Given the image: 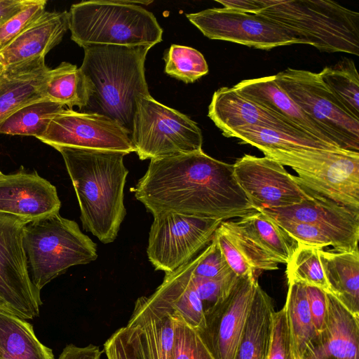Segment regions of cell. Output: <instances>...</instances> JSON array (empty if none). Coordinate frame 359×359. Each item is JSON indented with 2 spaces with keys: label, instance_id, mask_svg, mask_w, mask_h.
Segmentation results:
<instances>
[{
  "label": "cell",
  "instance_id": "obj_13",
  "mask_svg": "<svg viewBox=\"0 0 359 359\" xmlns=\"http://www.w3.org/2000/svg\"><path fill=\"white\" fill-rule=\"evenodd\" d=\"M53 147L135 152L130 135L111 118L98 114L64 109L37 137Z\"/></svg>",
  "mask_w": 359,
  "mask_h": 359
},
{
  "label": "cell",
  "instance_id": "obj_34",
  "mask_svg": "<svg viewBox=\"0 0 359 359\" xmlns=\"http://www.w3.org/2000/svg\"><path fill=\"white\" fill-rule=\"evenodd\" d=\"M316 246L298 243L297 247L287 264L288 280L313 286L329 292L320 263V250Z\"/></svg>",
  "mask_w": 359,
  "mask_h": 359
},
{
  "label": "cell",
  "instance_id": "obj_33",
  "mask_svg": "<svg viewBox=\"0 0 359 359\" xmlns=\"http://www.w3.org/2000/svg\"><path fill=\"white\" fill-rule=\"evenodd\" d=\"M318 74L350 114L359 120V76L354 62L346 58Z\"/></svg>",
  "mask_w": 359,
  "mask_h": 359
},
{
  "label": "cell",
  "instance_id": "obj_6",
  "mask_svg": "<svg viewBox=\"0 0 359 359\" xmlns=\"http://www.w3.org/2000/svg\"><path fill=\"white\" fill-rule=\"evenodd\" d=\"M23 245L31 281L40 292L69 268L97 258L96 244L59 213L25 224Z\"/></svg>",
  "mask_w": 359,
  "mask_h": 359
},
{
  "label": "cell",
  "instance_id": "obj_29",
  "mask_svg": "<svg viewBox=\"0 0 359 359\" xmlns=\"http://www.w3.org/2000/svg\"><path fill=\"white\" fill-rule=\"evenodd\" d=\"M236 221L278 264H287L298 243L272 219L254 211Z\"/></svg>",
  "mask_w": 359,
  "mask_h": 359
},
{
  "label": "cell",
  "instance_id": "obj_15",
  "mask_svg": "<svg viewBox=\"0 0 359 359\" xmlns=\"http://www.w3.org/2000/svg\"><path fill=\"white\" fill-rule=\"evenodd\" d=\"M255 274L238 277L228 294L205 311L197 331L214 359H233L257 283Z\"/></svg>",
  "mask_w": 359,
  "mask_h": 359
},
{
  "label": "cell",
  "instance_id": "obj_35",
  "mask_svg": "<svg viewBox=\"0 0 359 359\" xmlns=\"http://www.w3.org/2000/svg\"><path fill=\"white\" fill-rule=\"evenodd\" d=\"M165 72L186 83H194L208 73V65L195 48L172 44L164 57Z\"/></svg>",
  "mask_w": 359,
  "mask_h": 359
},
{
  "label": "cell",
  "instance_id": "obj_1",
  "mask_svg": "<svg viewBox=\"0 0 359 359\" xmlns=\"http://www.w3.org/2000/svg\"><path fill=\"white\" fill-rule=\"evenodd\" d=\"M133 191L152 215L170 212L225 221L256 211L234 177L233 164L203 149L151 159Z\"/></svg>",
  "mask_w": 359,
  "mask_h": 359
},
{
  "label": "cell",
  "instance_id": "obj_40",
  "mask_svg": "<svg viewBox=\"0 0 359 359\" xmlns=\"http://www.w3.org/2000/svg\"><path fill=\"white\" fill-rule=\"evenodd\" d=\"M46 4V0H35L32 4L0 25V50L45 11Z\"/></svg>",
  "mask_w": 359,
  "mask_h": 359
},
{
  "label": "cell",
  "instance_id": "obj_10",
  "mask_svg": "<svg viewBox=\"0 0 359 359\" xmlns=\"http://www.w3.org/2000/svg\"><path fill=\"white\" fill-rule=\"evenodd\" d=\"M186 16L210 39L262 50L293 44L311 45L298 32L259 13L224 7L208 8Z\"/></svg>",
  "mask_w": 359,
  "mask_h": 359
},
{
  "label": "cell",
  "instance_id": "obj_5",
  "mask_svg": "<svg viewBox=\"0 0 359 359\" xmlns=\"http://www.w3.org/2000/svg\"><path fill=\"white\" fill-rule=\"evenodd\" d=\"M152 1L92 0L72 5L71 39L83 48L97 45L153 47L163 29L152 13L138 4Z\"/></svg>",
  "mask_w": 359,
  "mask_h": 359
},
{
  "label": "cell",
  "instance_id": "obj_4",
  "mask_svg": "<svg viewBox=\"0 0 359 359\" xmlns=\"http://www.w3.org/2000/svg\"><path fill=\"white\" fill-rule=\"evenodd\" d=\"M225 8L264 15L298 32L320 51L359 55V13L330 0L222 1Z\"/></svg>",
  "mask_w": 359,
  "mask_h": 359
},
{
  "label": "cell",
  "instance_id": "obj_19",
  "mask_svg": "<svg viewBox=\"0 0 359 359\" xmlns=\"http://www.w3.org/2000/svg\"><path fill=\"white\" fill-rule=\"evenodd\" d=\"M208 115L225 137L248 126L307 135L291 121L248 98L233 86L222 87L214 93Z\"/></svg>",
  "mask_w": 359,
  "mask_h": 359
},
{
  "label": "cell",
  "instance_id": "obj_28",
  "mask_svg": "<svg viewBox=\"0 0 359 359\" xmlns=\"http://www.w3.org/2000/svg\"><path fill=\"white\" fill-rule=\"evenodd\" d=\"M227 137H236L243 144H249L264 153L274 151H292L304 149L341 150L327 144L308 135L291 133L273 128L248 126L239 128Z\"/></svg>",
  "mask_w": 359,
  "mask_h": 359
},
{
  "label": "cell",
  "instance_id": "obj_24",
  "mask_svg": "<svg viewBox=\"0 0 359 359\" xmlns=\"http://www.w3.org/2000/svg\"><path fill=\"white\" fill-rule=\"evenodd\" d=\"M233 87L251 100L291 121L307 135L341 149L330 135L279 87L273 76L243 80Z\"/></svg>",
  "mask_w": 359,
  "mask_h": 359
},
{
  "label": "cell",
  "instance_id": "obj_43",
  "mask_svg": "<svg viewBox=\"0 0 359 359\" xmlns=\"http://www.w3.org/2000/svg\"><path fill=\"white\" fill-rule=\"evenodd\" d=\"M306 296L313 324L318 333L326 326L327 318L326 292L320 288L306 285Z\"/></svg>",
  "mask_w": 359,
  "mask_h": 359
},
{
  "label": "cell",
  "instance_id": "obj_17",
  "mask_svg": "<svg viewBox=\"0 0 359 359\" xmlns=\"http://www.w3.org/2000/svg\"><path fill=\"white\" fill-rule=\"evenodd\" d=\"M60 207L56 187L36 171L0 174V213L27 224L59 213Z\"/></svg>",
  "mask_w": 359,
  "mask_h": 359
},
{
  "label": "cell",
  "instance_id": "obj_30",
  "mask_svg": "<svg viewBox=\"0 0 359 359\" xmlns=\"http://www.w3.org/2000/svg\"><path fill=\"white\" fill-rule=\"evenodd\" d=\"M90 86L80 68L63 62L48 72L45 83L46 99L81 111L88 103Z\"/></svg>",
  "mask_w": 359,
  "mask_h": 359
},
{
  "label": "cell",
  "instance_id": "obj_41",
  "mask_svg": "<svg viewBox=\"0 0 359 359\" xmlns=\"http://www.w3.org/2000/svg\"><path fill=\"white\" fill-rule=\"evenodd\" d=\"M274 222L297 243L320 248L331 245L334 248V242L330 236L313 225L290 221Z\"/></svg>",
  "mask_w": 359,
  "mask_h": 359
},
{
  "label": "cell",
  "instance_id": "obj_11",
  "mask_svg": "<svg viewBox=\"0 0 359 359\" xmlns=\"http://www.w3.org/2000/svg\"><path fill=\"white\" fill-rule=\"evenodd\" d=\"M147 254L156 271L170 273L190 262L210 243L222 220L170 212L153 215Z\"/></svg>",
  "mask_w": 359,
  "mask_h": 359
},
{
  "label": "cell",
  "instance_id": "obj_42",
  "mask_svg": "<svg viewBox=\"0 0 359 359\" xmlns=\"http://www.w3.org/2000/svg\"><path fill=\"white\" fill-rule=\"evenodd\" d=\"M214 236L229 266L237 276L243 277L255 274V271L219 226L215 231Z\"/></svg>",
  "mask_w": 359,
  "mask_h": 359
},
{
  "label": "cell",
  "instance_id": "obj_47",
  "mask_svg": "<svg viewBox=\"0 0 359 359\" xmlns=\"http://www.w3.org/2000/svg\"><path fill=\"white\" fill-rule=\"evenodd\" d=\"M2 172L0 171V174H1Z\"/></svg>",
  "mask_w": 359,
  "mask_h": 359
},
{
  "label": "cell",
  "instance_id": "obj_20",
  "mask_svg": "<svg viewBox=\"0 0 359 359\" xmlns=\"http://www.w3.org/2000/svg\"><path fill=\"white\" fill-rule=\"evenodd\" d=\"M325 327L309 344L301 359H359V317L326 292Z\"/></svg>",
  "mask_w": 359,
  "mask_h": 359
},
{
  "label": "cell",
  "instance_id": "obj_14",
  "mask_svg": "<svg viewBox=\"0 0 359 359\" xmlns=\"http://www.w3.org/2000/svg\"><path fill=\"white\" fill-rule=\"evenodd\" d=\"M233 165L238 185L256 211L293 205L309 196L293 175L271 158L245 154Z\"/></svg>",
  "mask_w": 359,
  "mask_h": 359
},
{
  "label": "cell",
  "instance_id": "obj_26",
  "mask_svg": "<svg viewBox=\"0 0 359 359\" xmlns=\"http://www.w3.org/2000/svg\"><path fill=\"white\" fill-rule=\"evenodd\" d=\"M274 311L271 298L257 282L233 359L268 358Z\"/></svg>",
  "mask_w": 359,
  "mask_h": 359
},
{
  "label": "cell",
  "instance_id": "obj_44",
  "mask_svg": "<svg viewBox=\"0 0 359 359\" xmlns=\"http://www.w3.org/2000/svg\"><path fill=\"white\" fill-rule=\"evenodd\" d=\"M104 351L107 359H136L126 339L123 327L116 330L107 339Z\"/></svg>",
  "mask_w": 359,
  "mask_h": 359
},
{
  "label": "cell",
  "instance_id": "obj_38",
  "mask_svg": "<svg viewBox=\"0 0 359 359\" xmlns=\"http://www.w3.org/2000/svg\"><path fill=\"white\" fill-rule=\"evenodd\" d=\"M232 272L213 235L210 243L198 255L194 274L203 278L220 279Z\"/></svg>",
  "mask_w": 359,
  "mask_h": 359
},
{
  "label": "cell",
  "instance_id": "obj_2",
  "mask_svg": "<svg viewBox=\"0 0 359 359\" xmlns=\"http://www.w3.org/2000/svg\"><path fill=\"white\" fill-rule=\"evenodd\" d=\"M81 211L83 229L102 243L115 241L126 215L125 154L60 147Z\"/></svg>",
  "mask_w": 359,
  "mask_h": 359
},
{
  "label": "cell",
  "instance_id": "obj_45",
  "mask_svg": "<svg viewBox=\"0 0 359 359\" xmlns=\"http://www.w3.org/2000/svg\"><path fill=\"white\" fill-rule=\"evenodd\" d=\"M102 351L94 344L80 347L73 344H67L57 359H100Z\"/></svg>",
  "mask_w": 359,
  "mask_h": 359
},
{
  "label": "cell",
  "instance_id": "obj_12",
  "mask_svg": "<svg viewBox=\"0 0 359 359\" xmlns=\"http://www.w3.org/2000/svg\"><path fill=\"white\" fill-rule=\"evenodd\" d=\"M25 223L0 213V309L25 320L39 316L40 291L31 281L23 245Z\"/></svg>",
  "mask_w": 359,
  "mask_h": 359
},
{
  "label": "cell",
  "instance_id": "obj_32",
  "mask_svg": "<svg viewBox=\"0 0 359 359\" xmlns=\"http://www.w3.org/2000/svg\"><path fill=\"white\" fill-rule=\"evenodd\" d=\"M65 106L48 99L29 104L8 116L0 125V133L11 135L41 136L51 119Z\"/></svg>",
  "mask_w": 359,
  "mask_h": 359
},
{
  "label": "cell",
  "instance_id": "obj_31",
  "mask_svg": "<svg viewBox=\"0 0 359 359\" xmlns=\"http://www.w3.org/2000/svg\"><path fill=\"white\" fill-rule=\"evenodd\" d=\"M288 290L285 304L286 315L296 357L301 359L309 344L318 333L313 324L306 296V285L287 280Z\"/></svg>",
  "mask_w": 359,
  "mask_h": 359
},
{
  "label": "cell",
  "instance_id": "obj_8",
  "mask_svg": "<svg viewBox=\"0 0 359 359\" xmlns=\"http://www.w3.org/2000/svg\"><path fill=\"white\" fill-rule=\"evenodd\" d=\"M130 138L140 160L202 150L203 135L197 123L150 95L137 100Z\"/></svg>",
  "mask_w": 359,
  "mask_h": 359
},
{
  "label": "cell",
  "instance_id": "obj_22",
  "mask_svg": "<svg viewBox=\"0 0 359 359\" xmlns=\"http://www.w3.org/2000/svg\"><path fill=\"white\" fill-rule=\"evenodd\" d=\"M197 260L196 256L165 273L162 283L147 297L151 304L182 316L198 332L205 326V309L194 283L193 270Z\"/></svg>",
  "mask_w": 359,
  "mask_h": 359
},
{
  "label": "cell",
  "instance_id": "obj_23",
  "mask_svg": "<svg viewBox=\"0 0 359 359\" xmlns=\"http://www.w3.org/2000/svg\"><path fill=\"white\" fill-rule=\"evenodd\" d=\"M50 69L45 57L0 69V125L19 109L46 99L45 83Z\"/></svg>",
  "mask_w": 359,
  "mask_h": 359
},
{
  "label": "cell",
  "instance_id": "obj_18",
  "mask_svg": "<svg viewBox=\"0 0 359 359\" xmlns=\"http://www.w3.org/2000/svg\"><path fill=\"white\" fill-rule=\"evenodd\" d=\"M123 330L136 359H172L174 313L151 304L147 296L137 299Z\"/></svg>",
  "mask_w": 359,
  "mask_h": 359
},
{
  "label": "cell",
  "instance_id": "obj_39",
  "mask_svg": "<svg viewBox=\"0 0 359 359\" xmlns=\"http://www.w3.org/2000/svg\"><path fill=\"white\" fill-rule=\"evenodd\" d=\"M267 359H297L288 325L285 308L274 311Z\"/></svg>",
  "mask_w": 359,
  "mask_h": 359
},
{
  "label": "cell",
  "instance_id": "obj_21",
  "mask_svg": "<svg viewBox=\"0 0 359 359\" xmlns=\"http://www.w3.org/2000/svg\"><path fill=\"white\" fill-rule=\"evenodd\" d=\"M67 29V11H45L0 50V69H6L46 57L49 51L60 43Z\"/></svg>",
  "mask_w": 359,
  "mask_h": 359
},
{
  "label": "cell",
  "instance_id": "obj_27",
  "mask_svg": "<svg viewBox=\"0 0 359 359\" xmlns=\"http://www.w3.org/2000/svg\"><path fill=\"white\" fill-rule=\"evenodd\" d=\"M0 359H55L37 338L32 325L0 309Z\"/></svg>",
  "mask_w": 359,
  "mask_h": 359
},
{
  "label": "cell",
  "instance_id": "obj_36",
  "mask_svg": "<svg viewBox=\"0 0 359 359\" xmlns=\"http://www.w3.org/2000/svg\"><path fill=\"white\" fill-rule=\"evenodd\" d=\"M219 227L255 271L278 269V263L264 250L236 220L222 221Z\"/></svg>",
  "mask_w": 359,
  "mask_h": 359
},
{
  "label": "cell",
  "instance_id": "obj_16",
  "mask_svg": "<svg viewBox=\"0 0 359 359\" xmlns=\"http://www.w3.org/2000/svg\"><path fill=\"white\" fill-rule=\"evenodd\" d=\"M304 190L309 196L299 203L260 212L274 221L306 223L319 228L332 239L335 252H352L358 248L359 212Z\"/></svg>",
  "mask_w": 359,
  "mask_h": 359
},
{
  "label": "cell",
  "instance_id": "obj_25",
  "mask_svg": "<svg viewBox=\"0 0 359 359\" xmlns=\"http://www.w3.org/2000/svg\"><path fill=\"white\" fill-rule=\"evenodd\" d=\"M320 263L329 293L351 313L359 317V251L320 250Z\"/></svg>",
  "mask_w": 359,
  "mask_h": 359
},
{
  "label": "cell",
  "instance_id": "obj_46",
  "mask_svg": "<svg viewBox=\"0 0 359 359\" xmlns=\"http://www.w3.org/2000/svg\"><path fill=\"white\" fill-rule=\"evenodd\" d=\"M35 0H0V25L32 4Z\"/></svg>",
  "mask_w": 359,
  "mask_h": 359
},
{
  "label": "cell",
  "instance_id": "obj_7",
  "mask_svg": "<svg viewBox=\"0 0 359 359\" xmlns=\"http://www.w3.org/2000/svg\"><path fill=\"white\" fill-rule=\"evenodd\" d=\"M264 154L292 168L302 189L359 212V152L304 149Z\"/></svg>",
  "mask_w": 359,
  "mask_h": 359
},
{
  "label": "cell",
  "instance_id": "obj_37",
  "mask_svg": "<svg viewBox=\"0 0 359 359\" xmlns=\"http://www.w3.org/2000/svg\"><path fill=\"white\" fill-rule=\"evenodd\" d=\"M174 319L172 359H214L197 330L177 313Z\"/></svg>",
  "mask_w": 359,
  "mask_h": 359
},
{
  "label": "cell",
  "instance_id": "obj_3",
  "mask_svg": "<svg viewBox=\"0 0 359 359\" xmlns=\"http://www.w3.org/2000/svg\"><path fill=\"white\" fill-rule=\"evenodd\" d=\"M150 46L97 45L84 48L79 67L90 86L80 111L106 116L130 135L137 99L149 95L144 62Z\"/></svg>",
  "mask_w": 359,
  "mask_h": 359
},
{
  "label": "cell",
  "instance_id": "obj_9",
  "mask_svg": "<svg viewBox=\"0 0 359 359\" xmlns=\"http://www.w3.org/2000/svg\"><path fill=\"white\" fill-rule=\"evenodd\" d=\"M273 76L279 87L322 126L341 149L359 152V120L350 114L318 73L287 68Z\"/></svg>",
  "mask_w": 359,
  "mask_h": 359
}]
</instances>
